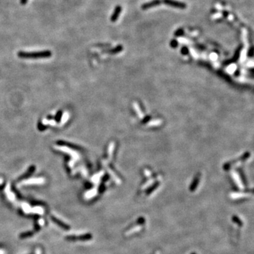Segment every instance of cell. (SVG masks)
Segmentation results:
<instances>
[{
  "label": "cell",
  "instance_id": "6da1fadb",
  "mask_svg": "<svg viewBox=\"0 0 254 254\" xmlns=\"http://www.w3.org/2000/svg\"><path fill=\"white\" fill-rule=\"evenodd\" d=\"M18 55L21 58H47L52 56V52L49 50L38 52H19Z\"/></svg>",
  "mask_w": 254,
  "mask_h": 254
},
{
  "label": "cell",
  "instance_id": "7a4b0ae2",
  "mask_svg": "<svg viewBox=\"0 0 254 254\" xmlns=\"http://www.w3.org/2000/svg\"><path fill=\"white\" fill-rule=\"evenodd\" d=\"M162 2L166 5L171 6V7L177 8V9H184L187 7V5L185 3L176 1V0H162Z\"/></svg>",
  "mask_w": 254,
  "mask_h": 254
},
{
  "label": "cell",
  "instance_id": "3957f363",
  "mask_svg": "<svg viewBox=\"0 0 254 254\" xmlns=\"http://www.w3.org/2000/svg\"><path fill=\"white\" fill-rule=\"evenodd\" d=\"M162 3L161 0H153V1H149V2H147L143 4L141 6V9L143 10H146V9H151V8L155 7V6H157Z\"/></svg>",
  "mask_w": 254,
  "mask_h": 254
},
{
  "label": "cell",
  "instance_id": "277c9868",
  "mask_svg": "<svg viewBox=\"0 0 254 254\" xmlns=\"http://www.w3.org/2000/svg\"><path fill=\"white\" fill-rule=\"evenodd\" d=\"M121 11H122V8L120 5H117L115 7L114 12L113 14H112L111 16V18H110V20H111L112 22H115L117 21V19L119 18V16H120Z\"/></svg>",
  "mask_w": 254,
  "mask_h": 254
},
{
  "label": "cell",
  "instance_id": "5b68a950",
  "mask_svg": "<svg viewBox=\"0 0 254 254\" xmlns=\"http://www.w3.org/2000/svg\"><path fill=\"white\" fill-rule=\"evenodd\" d=\"M57 148H58V149L61 150V151H64V152H67V153H68V154L71 155L72 156L73 158H74V160H76L78 159V157H79V155H77V153H75L74 151H71V150L69 149V148H66V147H64V146L63 147H62V146H59V147H57Z\"/></svg>",
  "mask_w": 254,
  "mask_h": 254
},
{
  "label": "cell",
  "instance_id": "8992f818",
  "mask_svg": "<svg viewBox=\"0 0 254 254\" xmlns=\"http://www.w3.org/2000/svg\"><path fill=\"white\" fill-rule=\"evenodd\" d=\"M66 237V239L68 240H87V239H90L91 236L89 234H87V235L82 236H68Z\"/></svg>",
  "mask_w": 254,
  "mask_h": 254
},
{
  "label": "cell",
  "instance_id": "52a82bcc",
  "mask_svg": "<svg viewBox=\"0 0 254 254\" xmlns=\"http://www.w3.org/2000/svg\"><path fill=\"white\" fill-rule=\"evenodd\" d=\"M52 220H53V221L56 223V224L58 225L59 226L61 227H62V228H63V229H69V227H68V225H67L65 224V223H64L63 222L60 221V220H59V219H57V218H55V217L52 216Z\"/></svg>",
  "mask_w": 254,
  "mask_h": 254
},
{
  "label": "cell",
  "instance_id": "ba28073f",
  "mask_svg": "<svg viewBox=\"0 0 254 254\" xmlns=\"http://www.w3.org/2000/svg\"><path fill=\"white\" fill-rule=\"evenodd\" d=\"M134 109H135L136 111L138 112V116H140V118H143V114H142V112L140 111V107L138 106V105L136 103H134Z\"/></svg>",
  "mask_w": 254,
  "mask_h": 254
},
{
  "label": "cell",
  "instance_id": "9c48e42d",
  "mask_svg": "<svg viewBox=\"0 0 254 254\" xmlns=\"http://www.w3.org/2000/svg\"><path fill=\"white\" fill-rule=\"evenodd\" d=\"M183 34H184V30H183V28H181L177 29L175 33V36H177V37L182 36Z\"/></svg>",
  "mask_w": 254,
  "mask_h": 254
},
{
  "label": "cell",
  "instance_id": "30bf717a",
  "mask_svg": "<svg viewBox=\"0 0 254 254\" xmlns=\"http://www.w3.org/2000/svg\"><path fill=\"white\" fill-rule=\"evenodd\" d=\"M160 123H161L160 120L152 121L149 123V125L150 126H157V125H160Z\"/></svg>",
  "mask_w": 254,
  "mask_h": 254
},
{
  "label": "cell",
  "instance_id": "8fae6325",
  "mask_svg": "<svg viewBox=\"0 0 254 254\" xmlns=\"http://www.w3.org/2000/svg\"><path fill=\"white\" fill-rule=\"evenodd\" d=\"M68 114L67 112H65V114H64V116L62 117V122H61V124H64V123L66 122V121H67V119H68Z\"/></svg>",
  "mask_w": 254,
  "mask_h": 254
},
{
  "label": "cell",
  "instance_id": "7c38bea8",
  "mask_svg": "<svg viewBox=\"0 0 254 254\" xmlns=\"http://www.w3.org/2000/svg\"><path fill=\"white\" fill-rule=\"evenodd\" d=\"M114 143H111V144H110V149H109V155H110V157H111V155H112V151H113V150H114Z\"/></svg>",
  "mask_w": 254,
  "mask_h": 254
},
{
  "label": "cell",
  "instance_id": "4fadbf2b",
  "mask_svg": "<svg viewBox=\"0 0 254 254\" xmlns=\"http://www.w3.org/2000/svg\"><path fill=\"white\" fill-rule=\"evenodd\" d=\"M177 45H178V42H177L176 40H172L171 41V45H172V47H177Z\"/></svg>",
  "mask_w": 254,
  "mask_h": 254
},
{
  "label": "cell",
  "instance_id": "5bb4252c",
  "mask_svg": "<svg viewBox=\"0 0 254 254\" xmlns=\"http://www.w3.org/2000/svg\"><path fill=\"white\" fill-rule=\"evenodd\" d=\"M43 123H44V124H51V125H56V122L55 121H47V120H45V121H43Z\"/></svg>",
  "mask_w": 254,
  "mask_h": 254
},
{
  "label": "cell",
  "instance_id": "9a60e30c",
  "mask_svg": "<svg viewBox=\"0 0 254 254\" xmlns=\"http://www.w3.org/2000/svg\"><path fill=\"white\" fill-rule=\"evenodd\" d=\"M27 1H28V0H20V3L22 5H25L27 3Z\"/></svg>",
  "mask_w": 254,
  "mask_h": 254
}]
</instances>
